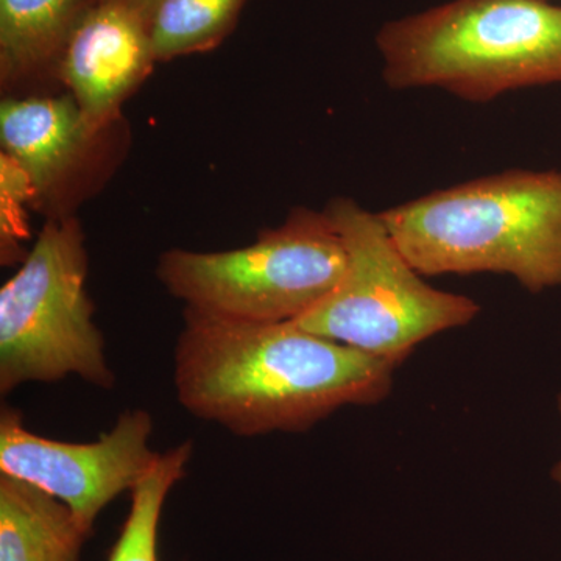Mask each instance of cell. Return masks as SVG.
<instances>
[{"label":"cell","mask_w":561,"mask_h":561,"mask_svg":"<svg viewBox=\"0 0 561 561\" xmlns=\"http://www.w3.org/2000/svg\"><path fill=\"white\" fill-rule=\"evenodd\" d=\"M394 365L302 330L184 308L176 398L191 415L238 437L300 432L345 405L389 393Z\"/></svg>","instance_id":"obj_1"},{"label":"cell","mask_w":561,"mask_h":561,"mask_svg":"<svg viewBox=\"0 0 561 561\" xmlns=\"http://www.w3.org/2000/svg\"><path fill=\"white\" fill-rule=\"evenodd\" d=\"M420 275L504 273L529 291L561 287V171H507L379 213Z\"/></svg>","instance_id":"obj_2"},{"label":"cell","mask_w":561,"mask_h":561,"mask_svg":"<svg viewBox=\"0 0 561 561\" xmlns=\"http://www.w3.org/2000/svg\"><path fill=\"white\" fill-rule=\"evenodd\" d=\"M376 47L391 90L437 88L485 103L561 87V2L449 0L387 22Z\"/></svg>","instance_id":"obj_3"},{"label":"cell","mask_w":561,"mask_h":561,"mask_svg":"<svg viewBox=\"0 0 561 561\" xmlns=\"http://www.w3.org/2000/svg\"><path fill=\"white\" fill-rule=\"evenodd\" d=\"M323 210L341 236L346 267L335 289L294 320L302 330L397 365L419 343L465 327L481 311L471 298L424 283L379 213L346 197Z\"/></svg>","instance_id":"obj_4"},{"label":"cell","mask_w":561,"mask_h":561,"mask_svg":"<svg viewBox=\"0 0 561 561\" xmlns=\"http://www.w3.org/2000/svg\"><path fill=\"white\" fill-rule=\"evenodd\" d=\"M87 278L79 220L47 221L20 271L0 289V393L68 376L113 389L116 375L94 321Z\"/></svg>","instance_id":"obj_5"},{"label":"cell","mask_w":561,"mask_h":561,"mask_svg":"<svg viewBox=\"0 0 561 561\" xmlns=\"http://www.w3.org/2000/svg\"><path fill=\"white\" fill-rule=\"evenodd\" d=\"M346 253L324 210H291L242 249H172L157 276L184 308L241 321H294L341 283Z\"/></svg>","instance_id":"obj_6"},{"label":"cell","mask_w":561,"mask_h":561,"mask_svg":"<svg viewBox=\"0 0 561 561\" xmlns=\"http://www.w3.org/2000/svg\"><path fill=\"white\" fill-rule=\"evenodd\" d=\"M153 420L144 409L121 413L95 442L51 440L24 426L18 409L0 411V474L46 491L68 505L92 534L103 508L131 491L157 463L151 451Z\"/></svg>","instance_id":"obj_7"},{"label":"cell","mask_w":561,"mask_h":561,"mask_svg":"<svg viewBox=\"0 0 561 561\" xmlns=\"http://www.w3.org/2000/svg\"><path fill=\"white\" fill-rule=\"evenodd\" d=\"M151 20L99 0L73 33L57 80L69 90L94 136L119 117L122 103L157 65Z\"/></svg>","instance_id":"obj_8"},{"label":"cell","mask_w":561,"mask_h":561,"mask_svg":"<svg viewBox=\"0 0 561 561\" xmlns=\"http://www.w3.org/2000/svg\"><path fill=\"white\" fill-rule=\"evenodd\" d=\"M94 138L69 92L5 98L0 103L2 153L27 175L33 198L54 191Z\"/></svg>","instance_id":"obj_9"},{"label":"cell","mask_w":561,"mask_h":561,"mask_svg":"<svg viewBox=\"0 0 561 561\" xmlns=\"http://www.w3.org/2000/svg\"><path fill=\"white\" fill-rule=\"evenodd\" d=\"M99 0H0V83L55 79L73 33Z\"/></svg>","instance_id":"obj_10"},{"label":"cell","mask_w":561,"mask_h":561,"mask_svg":"<svg viewBox=\"0 0 561 561\" xmlns=\"http://www.w3.org/2000/svg\"><path fill=\"white\" fill-rule=\"evenodd\" d=\"M90 535L57 497L0 474V561H80Z\"/></svg>","instance_id":"obj_11"},{"label":"cell","mask_w":561,"mask_h":561,"mask_svg":"<svg viewBox=\"0 0 561 561\" xmlns=\"http://www.w3.org/2000/svg\"><path fill=\"white\" fill-rule=\"evenodd\" d=\"M249 0H162L151 18L157 62L219 47L238 24Z\"/></svg>","instance_id":"obj_12"},{"label":"cell","mask_w":561,"mask_h":561,"mask_svg":"<svg viewBox=\"0 0 561 561\" xmlns=\"http://www.w3.org/2000/svg\"><path fill=\"white\" fill-rule=\"evenodd\" d=\"M194 443L186 440L160 453L157 463L130 491L127 519L106 561H160L158 530L165 500L186 474Z\"/></svg>","instance_id":"obj_13"},{"label":"cell","mask_w":561,"mask_h":561,"mask_svg":"<svg viewBox=\"0 0 561 561\" xmlns=\"http://www.w3.org/2000/svg\"><path fill=\"white\" fill-rule=\"evenodd\" d=\"M101 2L121 3V5L128 7V9L146 14V16L151 20L154 11L160 7L162 0H101Z\"/></svg>","instance_id":"obj_14"},{"label":"cell","mask_w":561,"mask_h":561,"mask_svg":"<svg viewBox=\"0 0 561 561\" xmlns=\"http://www.w3.org/2000/svg\"><path fill=\"white\" fill-rule=\"evenodd\" d=\"M557 402H559V412L561 415V394L559 397V401H557ZM552 478H553V481L559 483L560 489H561V460L559 461V463L556 465V467H553Z\"/></svg>","instance_id":"obj_15"}]
</instances>
